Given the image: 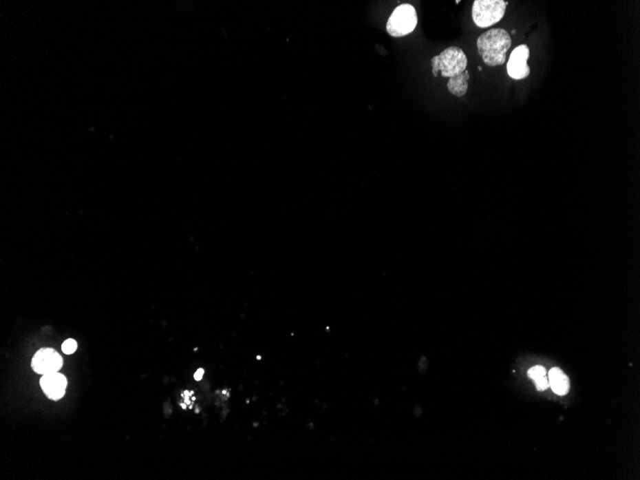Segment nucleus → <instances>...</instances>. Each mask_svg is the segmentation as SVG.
Masks as SVG:
<instances>
[{
	"instance_id": "10",
	"label": "nucleus",
	"mask_w": 640,
	"mask_h": 480,
	"mask_svg": "<svg viewBox=\"0 0 640 480\" xmlns=\"http://www.w3.org/2000/svg\"><path fill=\"white\" fill-rule=\"evenodd\" d=\"M529 377L533 379L538 390H546L549 388L548 377L546 376V369L544 366H537L529 369Z\"/></svg>"
},
{
	"instance_id": "4",
	"label": "nucleus",
	"mask_w": 640,
	"mask_h": 480,
	"mask_svg": "<svg viewBox=\"0 0 640 480\" xmlns=\"http://www.w3.org/2000/svg\"><path fill=\"white\" fill-rule=\"evenodd\" d=\"M418 23L416 10L410 4H402L393 11L388 19L387 31L394 38H401L412 33Z\"/></svg>"
},
{
	"instance_id": "3",
	"label": "nucleus",
	"mask_w": 640,
	"mask_h": 480,
	"mask_svg": "<svg viewBox=\"0 0 640 480\" xmlns=\"http://www.w3.org/2000/svg\"><path fill=\"white\" fill-rule=\"evenodd\" d=\"M508 2L504 0H476L473 4V22L480 28H488L502 21Z\"/></svg>"
},
{
	"instance_id": "7",
	"label": "nucleus",
	"mask_w": 640,
	"mask_h": 480,
	"mask_svg": "<svg viewBox=\"0 0 640 480\" xmlns=\"http://www.w3.org/2000/svg\"><path fill=\"white\" fill-rule=\"evenodd\" d=\"M41 388L50 400L58 401L65 394L67 379L63 374L56 373L43 375L40 381Z\"/></svg>"
},
{
	"instance_id": "12",
	"label": "nucleus",
	"mask_w": 640,
	"mask_h": 480,
	"mask_svg": "<svg viewBox=\"0 0 640 480\" xmlns=\"http://www.w3.org/2000/svg\"><path fill=\"white\" fill-rule=\"evenodd\" d=\"M204 369H199V371H198L196 373H195V376H194L195 379H196V381H200V379H202V376H204Z\"/></svg>"
},
{
	"instance_id": "13",
	"label": "nucleus",
	"mask_w": 640,
	"mask_h": 480,
	"mask_svg": "<svg viewBox=\"0 0 640 480\" xmlns=\"http://www.w3.org/2000/svg\"><path fill=\"white\" fill-rule=\"evenodd\" d=\"M182 406L183 408H186V406H185V405H182Z\"/></svg>"
},
{
	"instance_id": "11",
	"label": "nucleus",
	"mask_w": 640,
	"mask_h": 480,
	"mask_svg": "<svg viewBox=\"0 0 640 480\" xmlns=\"http://www.w3.org/2000/svg\"><path fill=\"white\" fill-rule=\"evenodd\" d=\"M62 350L65 355H72L77 350V342L72 339L67 340L62 345Z\"/></svg>"
},
{
	"instance_id": "6",
	"label": "nucleus",
	"mask_w": 640,
	"mask_h": 480,
	"mask_svg": "<svg viewBox=\"0 0 640 480\" xmlns=\"http://www.w3.org/2000/svg\"><path fill=\"white\" fill-rule=\"evenodd\" d=\"M530 56L529 46L525 44L518 46L512 51L507 63L508 75L514 80H522L530 75V67L527 65Z\"/></svg>"
},
{
	"instance_id": "9",
	"label": "nucleus",
	"mask_w": 640,
	"mask_h": 480,
	"mask_svg": "<svg viewBox=\"0 0 640 480\" xmlns=\"http://www.w3.org/2000/svg\"><path fill=\"white\" fill-rule=\"evenodd\" d=\"M469 79H470V74H469L467 70L464 71L462 74L449 78L448 82L449 92L458 97L464 96L468 92Z\"/></svg>"
},
{
	"instance_id": "5",
	"label": "nucleus",
	"mask_w": 640,
	"mask_h": 480,
	"mask_svg": "<svg viewBox=\"0 0 640 480\" xmlns=\"http://www.w3.org/2000/svg\"><path fill=\"white\" fill-rule=\"evenodd\" d=\"M63 364V357L56 350L41 348L33 357L31 366L36 374L46 375L60 371Z\"/></svg>"
},
{
	"instance_id": "1",
	"label": "nucleus",
	"mask_w": 640,
	"mask_h": 480,
	"mask_svg": "<svg viewBox=\"0 0 640 480\" xmlns=\"http://www.w3.org/2000/svg\"><path fill=\"white\" fill-rule=\"evenodd\" d=\"M476 44L483 62L489 66H497L503 65L506 61V53L511 48L512 41L506 30L495 28L482 34Z\"/></svg>"
},
{
	"instance_id": "8",
	"label": "nucleus",
	"mask_w": 640,
	"mask_h": 480,
	"mask_svg": "<svg viewBox=\"0 0 640 480\" xmlns=\"http://www.w3.org/2000/svg\"><path fill=\"white\" fill-rule=\"evenodd\" d=\"M549 386L558 395H566L569 390V379L561 369L554 367L548 372Z\"/></svg>"
},
{
	"instance_id": "2",
	"label": "nucleus",
	"mask_w": 640,
	"mask_h": 480,
	"mask_svg": "<svg viewBox=\"0 0 640 480\" xmlns=\"http://www.w3.org/2000/svg\"><path fill=\"white\" fill-rule=\"evenodd\" d=\"M467 63V57L462 49L453 46L445 49L440 55L431 59L432 74L437 77L441 71L443 77H456L466 71Z\"/></svg>"
}]
</instances>
